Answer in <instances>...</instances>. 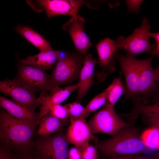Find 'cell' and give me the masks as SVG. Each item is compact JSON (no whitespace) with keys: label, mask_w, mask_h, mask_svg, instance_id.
Wrapping results in <instances>:
<instances>
[{"label":"cell","mask_w":159,"mask_h":159,"mask_svg":"<svg viewBox=\"0 0 159 159\" xmlns=\"http://www.w3.org/2000/svg\"><path fill=\"white\" fill-rule=\"evenodd\" d=\"M122 74L120 72L119 76L113 80L112 83L107 88L108 91L107 99L105 104L112 107L125 92V87L122 82Z\"/></svg>","instance_id":"22"},{"label":"cell","mask_w":159,"mask_h":159,"mask_svg":"<svg viewBox=\"0 0 159 159\" xmlns=\"http://www.w3.org/2000/svg\"><path fill=\"white\" fill-rule=\"evenodd\" d=\"M85 19L78 14L76 18L72 17L63 26V29L69 33L76 49L79 53L86 55L88 49L92 46L84 31Z\"/></svg>","instance_id":"15"},{"label":"cell","mask_w":159,"mask_h":159,"mask_svg":"<svg viewBox=\"0 0 159 159\" xmlns=\"http://www.w3.org/2000/svg\"><path fill=\"white\" fill-rule=\"evenodd\" d=\"M70 125L66 133L69 144H72L82 151L93 141L98 143L97 138L92 133L85 118L69 119Z\"/></svg>","instance_id":"11"},{"label":"cell","mask_w":159,"mask_h":159,"mask_svg":"<svg viewBox=\"0 0 159 159\" xmlns=\"http://www.w3.org/2000/svg\"><path fill=\"white\" fill-rule=\"evenodd\" d=\"M36 2L45 10L48 18L67 15L76 18L80 8L88 2L81 0H40Z\"/></svg>","instance_id":"14"},{"label":"cell","mask_w":159,"mask_h":159,"mask_svg":"<svg viewBox=\"0 0 159 159\" xmlns=\"http://www.w3.org/2000/svg\"><path fill=\"white\" fill-rule=\"evenodd\" d=\"M129 12L138 13L142 0L125 1Z\"/></svg>","instance_id":"29"},{"label":"cell","mask_w":159,"mask_h":159,"mask_svg":"<svg viewBox=\"0 0 159 159\" xmlns=\"http://www.w3.org/2000/svg\"><path fill=\"white\" fill-rule=\"evenodd\" d=\"M150 37L153 38L156 43L155 50L154 55L158 52L159 51V32L156 33H151L150 32L148 33Z\"/></svg>","instance_id":"34"},{"label":"cell","mask_w":159,"mask_h":159,"mask_svg":"<svg viewBox=\"0 0 159 159\" xmlns=\"http://www.w3.org/2000/svg\"><path fill=\"white\" fill-rule=\"evenodd\" d=\"M69 144L66 133L62 130L34 140L32 153L41 159H68Z\"/></svg>","instance_id":"4"},{"label":"cell","mask_w":159,"mask_h":159,"mask_svg":"<svg viewBox=\"0 0 159 159\" xmlns=\"http://www.w3.org/2000/svg\"><path fill=\"white\" fill-rule=\"evenodd\" d=\"M60 51L52 50L43 52L21 59L22 63L45 71L51 69L57 62Z\"/></svg>","instance_id":"18"},{"label":"cell","mask_w":159,"mask_h":159,"mask_svg":"<svg viewBox=\"0 0 159 159\" xmlns=\"http://www.w3.org/2000/svg\"><path fill=\"white\" fill-rule=\"evenodd\" d=\"M14 159H41L33 154H24L19 152L13 153Z\"/></svg>","instance_id":"33"},{"label":"cell","mask_w":159,"mask_h":159,"mask_svg":"<svg viewBox=\"0 0 159 159\" xmlns=\"http://www.w3.org/2000/svg\"><path fill=\"white\" fill-rule=\"evenodd\" d=\"M0 106L3 110L16 118L24 121H36L37 123L38 113H35L13 100L1 96Z\"/></svg>","instance_id":"17"},{"label":"cell","mask_w":159,"mask_h":159,"mask_svg":"<svg viewBox=\"0 0 159 159\" xmlns=\"http://www.w3.org/2000/svg\"><path fill=\"white\" fill-rule=\"evenodd\" d=\"M128 155L111 157L105 159H159L158 155L155 157H145L138 155Z\"/></svg>","instance_id":"28"},{"label":"cell","mask_w":159,"mask_h":159,"mask_svg":"<svg viewBox=\"0 0 159 159\" xmlns=\"http://www.w3.org/2000/svg\"><path fill=\"white\" fill-rule=\"evenodd\" d=\"M131 98L133 108L130 113L122 115L125 117L132 120H136L140 115L146 116L159 115V101L152 104H146L141 101L138 95Z\"/></svg>","instance_id":"20"},{"label":"cell","mask_w":159,"mask_h":159,"mask_svg":"<svg viewBox=\"0 0 159 159\" xmlns=\"http://www.w3.org/2000/svg\"><path fill=\"white\" fill-rule=\"evenodd\" d=\"M154 55L143 60H137L139 73V88L138 95L144 104H149L152 97L158 88V82L155 79L154 69L152 66Z\"/></svg>","instance_id":"9"},{"label":"cell","mask_w":159,"mask_h":159,"mask_svg":"<svg viewBox=\"0 0 159 159\" xmlns=\"http://www.w3.org/2000/svg\"><path fill=\"white\" fill-rule=\"evenodd\" d=\"M68 122V119H59L48 113L40 120L36 134L39 136H47L57 133L62 131Z\"/></svg>","instance_id":"19"},{"label":"cell","mask_w":159,"mask_h":159,"mask_svg":"<svg viewBox=\"0 0 159 159\" xmlns=\"http://www.w3.org/2000/svg\"><path fill=\"white\" fill-rule=\"evenodd\" d=\"M49 113L52 115L59 119H67L69 118L67 111L64 107L60 104L53 105Z\"/></svg>","instance_id":"26"},{"label":"cell","mask_w":159,"mask_h":159,"mask_svg":"<svg viewBox=\"0 0 159 159\" xmlns=\"http://www.w3.org/2000/svg\"><path fill=\"white\" fill-rule=\"evenodd\" d=\"M68 159H82V151L75 146L69 150Z\"/></svg>","instance_id":"32"},{"label":"cell","mask_w":159,"mask_h":159,"mask_svg":"<svg viewBox=\"0 0 159 159\" xmlns=\"http://www.w3.org/2000/svg\"><path fill=\"white\" fill-rule=\"evenodd\" d=\"M14 79L34 92L50 91L58 87H55L52 84L45 71L21 62Z\"/></svg>","instance_id":"7"},{"label":"cell","mask_w":159,"mask_h":159,"mask_svg":"<svg viewBox=\"0 0 159 159\" xmlns=\"http://www.w3.org/2000/svg\"><path fill=\"white\" fill-rule=\"evenodd\" d=\"M155 55H156V56L158 57L159 59V51L157 52Z\"/></svg>","instance_id":"36"},{"label":"cell","mask_w":159,"mask_h":159,"mask_svg":"<svg viewBox=\"0 0 159 159\" xmlns=\"http://www.w3.org/2000/svg\"><path fill=\"white\" fill-rule=\"evenodd\" d=\"M151 27L148 20L144 17L141 26L132 34L125 38L122 36L118 37L120 49L125 51L127 57L135 58L137 55L145 52L154 55L156 46L151 44L148 34Z\"/></svg>","instance_id":"5"},{"label":"cell","mask_w":159,"mask_h":159,"mask_svg":"<svg viewBox=\"0 0 159 159\" xmlns=\"http://www.w3.org/2000/svg\"><path fill=\"white\" fill-rule=\"evenodd\" d=\"M116 57L120 63L121 72L125 79V98H131L138 95L139 90V76L137 59L120 54H117Z\"/></svg>","instance_id":"13"},{"label":"cell","mask_w":159,"mask_h":159,"mask_svg":"<svg viewBox=\"0 0 159 159\" xmlns=\"http://www.w3.org/2000/svg\"><path fill=\"white\" fill-rule=\"evenodd\" d=\"M85 55L80 53H64L61 51L56 67L49 77L52 84L55 87L68 84L79 79Z\"/></svg>","instance_id":"3"},{"label":"cell","mask_w":159,"mask_h":159,"mask_svg":"<svg viewBox=\"0 0 159 159\" xmlns=\"http://www.w3.org/2000/svg\"><path fill=\"white\" fill-rule=\"evenodd\" d=\"M80 86L78 82L76 84L60 88L58 87L53 90L49 91L48 94L45 91H42L37 100L40 111L37 121L38 125L40 120L49 113L51 107L53 105L60 104L66 100L71 94Z\"/></svg>","instance_id":"12"},{"label":"cell","mask_w":159,"mask_h":159,"mask_svg":"<svg viewBox=\"0 0 159 159\" xmlns=\"http://www.w3.org/2000/svg\"><path fill=\"white\" fill-rule=\"evenodd\" d=\"M154 76L155 80L159 82V67L154 69Z\"/></svg>","instance_id":"35"},{"label":"cell","mask_w":159,"mask_h":159,"mask_svg":"<svg viewBox=\"0 0 159 159\" xmlns=\"http://www.w3.org/2000/svg\"><path fill=\"white\" fill-rule=\"evenodd\" d=\"M98 56L99 68L96 75L97 80L103 82L108 74L115 70L114 59L120 49L118 38L115 40L106 38L100 41L95 46Z\"/></svg>","instance_id":"8"},{"label":"cell","mask_w":159,"mask_h":159,"mask_svg":"<svg viewBox=\"0 0 159 159\" xmlns=\"http://www.w3.org/2000/svg\"><path fill=\"white\" fill-rule=\"evenodd\" d=\"M141 139L145 147L152 150H159V130L151 127L140 135Z\"/></svg>","instance_id":"23"},{"label":"cell","mask_w":159,"mask_h":159,"mask_svg":"<svg viewBox=\"0 0 159 159\" xmlns=\"http://www.w3.org/2000/svg\"><path fill=\"white\" fill-rule=\"evenodd\" d=\"M158 157H159V155H158Z\"/></svg>","instance_id":"37"},{"label":"cell","mask_w":159,"mask_h":159,"mask_svg":"<svg viewBox=\"0 0 159 159\" xmlns=\"http://www.w3.org/2000/svg\"><path fill=\"white\" fill-rule=\"evenodd\" d=\"M88 124L92 134L102 133L115 135L122 128L132 125V123L123 120L115 112L114 107L105 104L102 108L95 113Z\"/></svg>","instance_id":"6"},{"label":"cell","mask_w":159,"mask_h":159,"mask_svg":"<svg viewBox=\"0 0 159 159\" xmlns=\"http://www.w3.org/2000/svg\"><path fill=\"white\" fill-rule=\"evenodd\" d=\"M98 150L95 145L90 144L81 151L82 159H98Z\"/></svg>","instance_id":"27"},{"label":"cell","mask_w":159,"mask_h":159,"mask_svg":"<svg viewBox=\"0 0 159 159\" xmlns=\"http://www.w3.org/2000/svg\"><path fill=\"white\" fill-rule=\"evenodd\" d=\"M107 95L108 91L106 88L89 102L86 107L87 111L90 113L93 112L103 107L107 101Z\"/></svg>","instance_id":"25"},{"label":"cell","mask_w":159,"mask_h":159,"mask_svg":"<svg viewBox=\"0 0 159 159\" xmlns=\"http://www.w3.org/2000/svg\"><path fill=\"white\" fill-rule=\"evenodd\" d=\"M105 157L139 154L147 148L143 143L138 129L132 125L124 127L115 135L95 145Z\"/></svg>","instance_id":"2"},{"label":"cell","mask_w":159,"mask_h":159,"mask_svg":"<svg viewBox=\"0 0 159 159\" xmlns=\"http://www.w3.org/2000/svg\"><path fill=\"white\" fill-rule=\"evenodd\" d=\"M0 91L11 97L13 100L34 112L39 107L37 98L32 91L14 79H6L0 82Z\"/></svg>","instance_id":"10"},{"label":"cell","mask_w":159,"mask_h":159,"mask_svg":"<svg viewBox=\"0 0 159 159\" xmlns=\"http://www.w3.org/2000/svg\"><path fill=\"white\" fill-rule=\"evenodd\" d=\"M64 106L67 111L69 119L85 118L90 114L86 107L82 106L80 102L76 101Z\"/></svg>","instance_id":"24"},{"label":"cell","mask_w":159,"mask_h":159,"mask_svg":"<svg viewBox=\"0 0 159 159\" xmlns=\"http://www.w3.org/2000/svg\"><path fill=\"white\" fill-rule=\"evenodd\" d=\"M0 159H14L12 150L1 144Z\"/></svg>","instance_id":"31"},{"label":"cell","mask_w":159,"mask_h":159,"mask_svg":"<svg viewBox=\"0 0 159 159\" xmlns=\"http://www.w3.org/2000/svg\"><path fill=\"white\" fill-rule=\"evenodd\" d=\"M16 30L39 49L40 52H45L53 49L48 41L30 27L19 25L16 27Z\"/></svg>","instance_id":"21"},{"label":"cell","mask_w":159,"mask_h":159,"mask_svg":"<svg viewBox=\"0 0 159 159\" xmlns=\"http://www.w3.org/2000/svg\"><path fill=\"white\" fill-rule=\"evenodd\" d=\"M37 125L36 121L18 119L1 110L0 144L14 152L32 154V145Z\"/></svg>","instance_id":"1"},{"label":"cell","mask_w":159,"mask_h":159,"mask_svg":"<svg viewBox=\"0 0 159 159\" xmlns=\"http://www.w3.org/2000/svg\"><path fill=\"white\" fill-rule=\"evenodd\" d=\"M143 120L151 127L156 128L159 130V115L152 116H143Z\"/></svg>","instance_id":"30"},{"label":"cell","mask_w":159,"mask_h":159,"mask_svg":"<svg viewBox=\"0 0 159 159\" xmlns=\"http://www.w3.org/2000/svg\"><path fill=\"white\" fill-rule=\"evenodd\" d=\"M97 63V60L93 59L91 54L85 55L78 79L80 86L78 89L76 101L80 102L94 84V68Z\"/></svg>","instance_id":"16"}]
</instances>
